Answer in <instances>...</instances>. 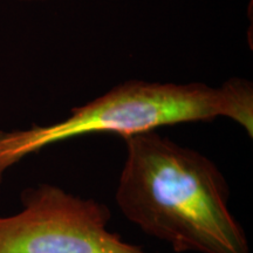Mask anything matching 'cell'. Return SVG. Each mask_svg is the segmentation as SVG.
Here are the masks:
<instances>
[{
  "label": "cell",
  "instance_id": "3",
  "mask_svg": "<svg viewBox=\"0 0 253 253\" xmlns=\"http://www.w3.org/2000/svg\"><path fill=\"white\" fill-rule=\"evenodd\" d=\"M23 209L0 217V253H149L108 230L109 208L42 183L20 195Z\"/></svg>",
  "mask_w": 253,
  "mask_h": 253
},
{
  "label": "cell",
  "instance_id": "4",
  "mask_svg": "<svg viewBox=\"0 0 253 253\" xmlns=\"http://www.w3.org/2000/svg\"><path fill=\"white\" fill-rule=\"evenodd\" d=\"M20 1H45V0H20Z\"/></svg>",
  "mask_w": 253,
  "mask_h": 253
},
{
  "label": "cell",
  "instance_id": "2",
  "mask_svg": "<svg viewBox=\"0 0 253 253\" xmlns=\"http://www.w3.org/2000/svg\"><path fill=\"white\" fill-rule=\"evenodd\" d=\"M232 120L253 136V86L233 78L221 86L203 82L172 84L126 81L96 99L72 109L68 118L27 129H0V183L15 164L54 145L91 134L123 138L166 126Z\"/></svg>",
  "mask_w": 253,
  "mask_h": 253
},
{
  "label": "cell",
  "instance_id": "1",
  "mask_svg": "<svg viewBox=\"0 0 253 253\" xmlns=\"http://www.w3.org/2000/svg\"><path fill=\"white\" fill-rule=\"evenodd\" d=\"M115 202L126 219L176 253H250L212 160L156 130L125 138Z\"/></svg>",
  "mask_w": 253,
  "mask_h": 253
}]
</instances>
